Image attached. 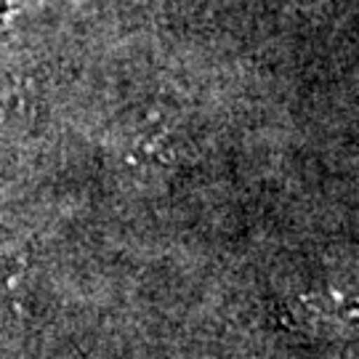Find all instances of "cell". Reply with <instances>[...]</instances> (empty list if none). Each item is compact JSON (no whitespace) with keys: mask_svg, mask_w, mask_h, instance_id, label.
Wrapping results in <instances>:
<instances>
[{"mask_svg":"<svg viewBox=\"0 0 359 359\" xmlns=\"http://www.w3.org/2000/svg\"><path fill=\"white\" fill-rule=\"evenodd\" d=\"M29 266V253L22 248H3L0 250V287H16Z\"/></svg>","mask_w":359,"mask_h":359,"instance_id":"3957f363","label":"cell"},{"mask_svg":"<svg viewBox=\"0 0 359 359\" xmlns=\"http://www.w3.org/2000/svg\"><path fill=\"white\" fill-rule=\"evenodd\" d=\"M43 112V86L32 75H6L0 80V136H19L38 123Z\"/></svg>","mask_w":359,"mask_h":359,"instance_id":"6da1fadb","label":"cell"},{"mask_svg":"<svg viewBox=\"0 0 359 359\" xmlns=\"http://www.w3.org/2000/svg\"><path fill=\"white\" fill-rule=\"evenodd\" d=\"M173 154V136L168 128H147L139 130V139L130 149V160H142V163H170Z\"/></svg>","mask_w":359,"mask_h":359,"instance_id":"7a4b0ae2","label":"cell"}]
</instances>
